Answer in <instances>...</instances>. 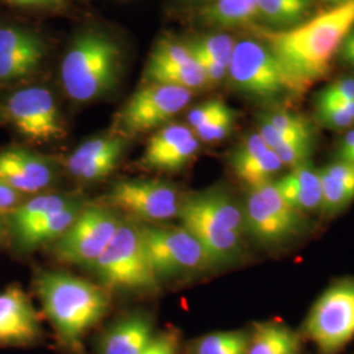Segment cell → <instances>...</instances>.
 <instances>
[{"label": "cell", "instance_id": "6da1fadb", "mask_svg": "<svg viewBox=\"0 0 354 354\" xmlns=\"http://www.w3.org/2000/svg\"><path fill=\"white\" fill-rule=\"evenodd\" d=\"M354 28V0H346L286 30L254 28L292 88L302 96L317 80L327 76L342 41Z\"/></svg>", "mask_w": 354, "mask_h": 354}, {"label": "cell", "instance_id": "7a4b0ae2", "mask_svg": "<svg viewBox=\"0 0 354 354\" xmlns=\"http://www.w3.org/2000/svg\"><path fill=\"white\" fill-rule=\"evenodd\" d=\"M35 290L58 340L80 353L87 333L106 315L111 292L88 279L55 270L36 273Z\"/></svg>", "mask_w": 354, "mask_h": 354}, {"label": "cell", "instance_id": "3957f363", "mask_svg": "<svg viewBox=\"0 0 354 354\" xmlns=\"http://www.w3.org/2000/svg\"><path fill=\"white\" fill-rule=\"evenodd\" d=\"M122 50L108 33L87 30L64 54L61 77L67 96L76 102L97 100L118 84Z\"/></svg>", "mask_w": 354, "mask_h": 354}, {"label": "cell", "instance_id": "277c9868", "mask_svg": "<svg viewBox=\"0 0 354 354\" xmlns=\"http://www.w3.org/2000/svg\"><path fill=\"white\" fill-rule=\"evenodd\" d=\"M109 291H153L159 281L147 259L140 228L122 223L105 251L91 266Z\"/></svg>", "mask_w": 354, "mask_h": 354}, {"label": "cell", "instance_id": "5b68a950", "mask_svg": "<svg viewBox=\"0 0 354 354\" xmlns=\"http://www.w3.org/2000/svg\"><path fill=\"white\" fill-rule=\"evenodd\" d=\"M227 76L234 88L259 102H281L299 97L272 51L257 38L235 42Z\"/></svg>", "mask_w": 354, "mask_h": 354}, {"label": "cell", "instance_id": "8992f818", "mask_svg": "<svg viewBox=\"0 0 354 354\" xmlns=\"http://www.w3.org/2000/svg\"><path fill=\"white\" fill-rule=\"evenodd\" d=\"M306 336L320 354H337L354 337V279L332 283L311 307L304 322Z\"/></svg>", "mask_w": 354, "mask_h": 354}, {"label": "cell", "instance_id": "52a82bcc", "mask_svg": "<svg viewBox=\"0 0 354 354\" xmlns=\"http://www.w3.org/2000/svg\"><path fill=\"white\" fill-rule=\"evenodd\" d=\"M122 225L113 209L105 205L83 206L73 225L51 244V253L70 266H91Z\"/></svg>", "mask_w": 354, "mask_h": 354}, {"label": "cell", "instance_id": "ba28073f", "mask_svg": "<svg viewBox=\"0 0 354 354\" xmlns=\"http://www.w3.org/2000/svg\"><path fill=\"white\" fill-rule=\"evenodd\" d=\"M140 228L147 259L159 282L213 266L201 244L183 226Z\"/></svg>", "mask_w": 354, "mask_h": 354}, {"label": "cell", "instance_id": "9c48e42d", "mask_svg": "<svg viewBox=\"0 0 354 354\" xmlns=\"http://www.w3.org/2000/svg\"><path fill=\"white\" fill-rule=\"evenodd\" d=\"M243 206L247 232L264 244H279L302 232L304 213L281 196L274 181L248 189Z\"/></svg>", "mask_w": 354, "mask_h": 354}, {"label": "cell", "instance_id": "30bf717a", "mask_svg": "<svg viewBox=\"0 0 354 354\" xmlns=\"http://www.w3.org/2000/svg\"><path fill=\"white\" fill-rule=\"evenodd\" d=\"M104 205L145 222H163L178 215L181 198L176 188L153 178H124L114 183Z\"/></svg>", "mask_w": 354, "mask_h": 354}, {"label": "cell", "instance_id": "8fae6325", "mask_svg": "<svg viewBox=\"0 0 354 354\" xmlns=\"http://www.w3.org/2000/svg\"><path fill=\"white\" fill-rule=\"evenodd\" d=\"M193 91L165 84L138 89L117 115V127L124 136H137L163 127L192 100Z\"/></svg>", "mask_w": 354, "mask_h": 354}, {"label": "cell", "instance_id": "7c38bea8", "mask_svg": "<svg viewBox=\"0 0 354 354\" xmlns=\"http://www.w3.org/2000/svg\"><path fill=\"white\" fill-rule=\"evenodd\" d=\"M6 115L16 131L30 143H50L62 140L66 134L55 99L44 87L15 91L6 104Z\"/></svg>", "mask_w": 354, "mask_h": 354}, {"label": "cell", "instance_id": "4fadbf2b", "mask_svg": "<svg viewBox=\"0 0 354 354\" xmlns=\"http://www.w3.org/2000/svg\"><path fill=\"white\" fill-rule=\"evenodd\" d=\"M42 326L30 297L19 285L0 291V346H30Z\"/></svg>", "mask_w": 354, "mask_h": 354}, {"label": "cell", "instance_id": "5bb4252c", "mask_svg": "<svg viewBox=\"0 0 354 354\" xmlns=\"http://www.w3.org/2000/svg\"><path fill=\"white\" fill-rule=\"evenodd\" d=\"M200 150V140L183 124L159 129L147 142L140 165L151 171L175 172L189 163Z\"/></svg>", "mask_w": 354, "mask_h": 354}, {"label": "cell", "instance_id": "9a60e30c", "mask_svg": "<svg viewBox=\"0 0 354 354\" xmlns=\"http://www.w3.org/2000/svg\"><path fill=\"white\" fill-rule=\"evenodd\" d=\"M55 172L48 158L23 147L0 151V183L23 196L37 194L54 183Z\"/></svg>", "mask_w": 354, "mask_h": 354}, {"label": "cell", "instance_id": "2e32d148", "mask_svg": "<svg viewBox=\"0 0 354 354\" xmlns=\"http://www.w3.org/2000/svg\"><path fill=\"white\" fill-rule=\"evenodd\" d=\"M46 48L36 33L19 26L0 28V82H13L33 74L45 58Z\"/></svg>", "mask_w": 354, "mask_h": 354}, {"label": "cell", "instance_id": "e0dca14e", "mask_svg": "<svg viewBox=\"0 0 354 354\" xmlns=\"http://www.w3.org/2000/svg\"><path fill=\"white\" fill-rule=\"evenodd\" d=\"M181 226L198 241L213 266L230 264L241 256L243 236L228 231L181 200L177 215Z\"/></svg>", "mask_w": 354, "mask_h": 354}, {"label": "cell", "instance_id": "ac0fdd59", "mask_svg": "<svg viewBox=\"0 0 354 354\" xmlns=\"http://www.w3.org/2000/svg\"><path fill=\"white\" fill-rule=\"evenodd\" d=\"M125 147L127 142L120 136H102L86 140L67 158L66 168L77 181L102 180L117 168Z\"/></svg>", "mask_w": 354, "mask_h": 354}, {"label": "cell", "instance_id": "d6986e66", "mask_svg": "<svg viewBox=\"0 0 354 354\" xmlns=\"http://www.w3.org/2000/svg\"><path fill=\"white\" fill-rule=\"evenodd\" d=\"M230 167L235 177L248 189L274 181L283 168L277 153L266 146L259 131L241 140L230 158Z\"/></svg>", "mask_w": 354, "mask_h": 354}, {"label": "cell", "instance_id": "ffe728a7", "mask_svg": "<svg viewBox=\"0 0 354 354\" xmlns=\"http://www.w3.org/2000/svg\"><path fill=\"white\" fill-rule=\"evenodd\" d=\"M83 206L82 201H79L59 212L38 216L23 225L7 227L8 241L21 252H29L44 244L54 243L73 225Z\"/></svg>", "mask_w": 354, "mask_h": 354}, {"label": "cell", "instance_id": "44dd1931", "mask_svg": "<svg viewBox=\"0 0 354 354\" xmlns=\"http://www.w3.org/2000/svg\"><path fill=\"white\" fill-rule=\"evenodd\" d=\"M155 336L152 322L142 314L118 320L102 335L100 354H140Z\"/></svg>", "mask_w": 354, "mask_h": 354}, {"label": "cell", "instance_id": "7402d4cb", "mask_svg": "<svg viewBox=\"0 0 354 354\" xmlns=\"http://www.w3.org/2000/svg\"><path fill=\"white\" fill-rule=\"evenodd\" d=\"M285 201L298 212H314L322 207V183L319 169L304 165L274 181Z\"/></svg>", "mask_w": 354, "mask_h": 354}, {"label": "cell", "instance_id": "603a6c76", "mask_svg": "<svg viewBox=\"0 0 354 354\" xmlns=\"http://www.w3.org/2000/svg\"><path fill=\"white\" fill-rule=\"evenodd\" d=\"M219 226L241 236L247 232L244 212L223 190H205L183 198Z\"/></svg>", "mask_w": 354, "mask_h": 354}, {"label": "cell", "instance_id": "cb8c5ba5", "mask_svg": "<svg viewBox=\"0 0 354 354\" xmlns=\"http://www.w3.org/2000/svg\"><path fill=\"white\" fill-rule=\"evenodd\" d=\"M322 207L326 214H336L354 201V165L333 162L319 169Z\"/></svg>", "mask_w": 354, "mask_h": 354}, {"label": "cell", "instance_id": "d4e9b609", "mask_svg": "<svg viewBox=\"0 0 354 354\" xmlns=\"http://www.w3.org/2000/svg\"><path fill=\"white\" fill-rule=\"evenodd\" d=\"M301 336L285 324L257 323L250 335L247 354H299Z\"/></svg>", "mask_w": 354, "mask_h": 354}, {"label": "cell", "instance_id": "484cf974", "mask_svg": "<svg viewBox=\"0 0 354 354\" xmlns=\"http://www.w3.org/2000/svg\"><path fill=\"white\" fill-rule=\"evenodd\" d=\"M313 0H257V17L272 30H286L306 21Z\"/></svg>", "mask_w": 354, "mask_h": 354}, {"label": "cell", "instance_id": "4316f807", "mask_svg": "<svg viewBox=\"0 0 354 354\" xmlns=\"http://www.w3.org/2000/svg\"><path fill=\"white\" fill-rule=\"evenodd\" d=\"M254 17L257 0H216L200 11L203 23L221 29L248 26Z\"/></svg>", "mask_w": 354, "mask_h": 354}, {"label": "cell", "instance_id": "83f0119b", "mask_svg": "<svg viewBox=\"0 0 354 354\" xmlns=\"http://www.w3.org/2000/svg\"><path fill=\"white\" fill-rule=\"evenodd\" d=\"M77 203V198L66 194H36L35 197L28 200L26 198L19 206L6 214L7 227L23 225L38 216L59 212Z\"/></svg>", "mask_w": 354, "mask_h": 354}, {"label": "cell", "instance_id": "f1b7e54d", "mask_svg": "<svg viewBox=\"0 0 354 354\" xmlns=\"http://www.w3.org/2000/svg\"><path fill=\"white\" fill-rule=\"evenodd\" d=\"M145 77L149 83L174 86L189 91L209 86V82L203 74V68L196 62V59L192 64L184 66L146 68Z\"/></svg>", "mask_w": 354, "mask_h": 354}, {"label": "cell", "instance_id": "f546056e", "mask_svg": "<svg viewBox=\"0 0 354 354\" xmlns=\"http://www.w3.org/2000/svg\"><path fill=\"white\" fill-rule=\"evenodd\" d=\"M250 335L244 330L214 332L192 342L190 354H247Z\"/></svg>", "mask_w": 354, "mask_h": 354}, {"label": "cell", "instance_id": "4dcf8cb0", "mask_svg": "<svg viewBox=\"0 0 354 354\" xmlns=\"http://www.w3.org/2000/svg\"><path fill=\"white\" fill-rule=\"evenodd\" d=\"M261 118L291 142H313L314 140L313 125L302 114L277 109L261 115Z\"/></svg>", "mask_w": 354, "mask_h": 354}, {"label": "cell", "instance_id": "1f68e13d", "mask_svg": "<svg viewBox=\"0 0 354 354\" xmlns=\"http://www.w3.org/2000/svg\"><path fill=\"white\" fill-rule=\"evenodd\" d=\"M194 61L187 44H180L174 39H160L151 53L147 68H160L169 66H184Z\"/></svg>", "mask_w": 354, "mask_h": 354}, {"label": "cell", "instance_id": "d6a6232c", "mask_svg": "<svg viewBox=\"0 0 354 354\" xmlns=\"http://www.w3.org/2000/svg\"><path fill=\"white\" fill-rule=\"evenodd\" d=\"M193 48L203 51L210 58H213L218 64L225 66L228 70V66L232 58L235 41L234 38L223 33L207 35L201 37L193 38L188 42Z\"/></svg>", "mask_w": 354, "mask_h": 354}, {"label": "cell", "instance_id": "836d02e7", "mask_svg": "<svg viewBox=\"0 0 354 354\" xmlns=\"http://www.w3.org/2000/svg\"><path fill=\"white\" fill-rule=\"evenodd\" d=\"M317 117L320 125L333 130L352 127L354 124V102L317 105Z\"/></svg>", "mask_w": 354, "mask_h": 354}, {"label": "cell", "instance_id": "e575fe53", "mask_svg": "<svg viewBox=\"0 0 354 354\" xmlns=\"http://www.w3.org/2000/svg\"><path fill=\"white\" fill-rule=\"evenodd\" d=\"M235 117L236 113L230 108L225 113L219 114L206 125L193 130V133L198 140L206 143H214L225 140L234 127Z\"/></svg>", "mask_w": 354, "mask_h": 354}, {"label": "cell", "instance_id": "d590c367", "mask_svg": "<svg viewBox=\"0 0 354 354\" xmlns=\"http://www.w3.org/2000/svg\"><path fill=\"white\" fill-rule=\"evenodd\" d=\"M273 151L277 153L283 167L297 168L307 165L313 153V142H290L277 147Z\"/></svg>", "mask_w": 354, "mask_h": 354}, {"label": "cell", "instance_id": "8d00e7d4", "mask_svg": "<svg viewBox=\"0 0 354 354\" xmlns=\"http://www.w3.org/2000/svg\"><path fill=\"white\" fill-rule=\"evenodd\" d=\"M228 109L230 106L221 99H213V100L203 102L194 106L188 113L189 127L192 130H196L198 127H203L212 120H214L215 117H218L219 114L225 113Z\"/></svg>", "mask_w": 354, "mask_h": 354}, {"label": "cell", "instance_id": "74e56055", "mask_svg": "<svg viewBox=\"0 0 354 354\" xmlns=\"http://www.w3.org/2000/svg\"><path fill=\"white\" fill-rule=\"evenodd\" d=\"M354 102V77H342L319 92L317 105L329 102Z\"/></svg>", "mask_w": 354, "mask_h": 354}, {"label": "cell", "instance_id": "f35d334b", "mask_svg": "<svg viewBox=\"0 0 354 354\" xmlns=\"http://www.w3.org/2000/svg\"><path fill=\"white\" fill-rule=\"evenodd\" d=\"M187 46L192 53L193 58L196 59V62L203 68V74L206 76L209 84H216L227 76V68L225 66L218 64L213 58H210L203 51L193 48L189 44H187Z\"/></svg>", "mask_w": 354, "mask_h": 354}, {"label": "cell", "instance_id": "ab89813d", "mask_svg": "<svg viewBox=\"0 0 354 354\" xmlns=\"http://www.w3.org/2000/svg\"><path fill=\"white\" fill-rule=\"evenodd\" d=\"M178 336L175 330H167L158 333L140 354H177Z\"/></svg>", "mask_w": 354, "mask_h": 354}, {"label": "cell", "instance_id": "60d3db41", "mask_svg": "<svg viewBox=\"0 0 354 354\" xmlns=\"http://www.w3.org/2000/svg\"><path fill=\"white\" fill-rule=\"evenodd\" d=\"M26 200V196L0 183V213L7 214Z\"/></svg>", "mask_w": 354, "mask_h": 354}, {"label": "cell", "instance_id": "b9f144b4", "mask_svg": "<svg viewBox=\"0 0 354 354\" xmlns=\"http://www.w3.org/2000/svg\"><path fill=\"white\" fill-rule=\"evenodd\" d=\"M336 158L337 162L354 165V127L345 134V137L339 143Z\"/></svg>", "mask_w": 354, "mask_h": 354}, {"label": "cell", "instance_id": "7bdbcfd3", "mask_svg": "<svg viewBox=\"0 0 354 354\" xmlns=\"http://www.w3.org/2000/svg\"><path fill=\"white\" fill-rule=\"evenodd\" d=\"M13 6L35 7V8H53L61 10L64 7V0H7Z\"/></svg>", "mask_w": 354, "mask_h": 354}, {"label": "cell", "instance_id": "ee69618b", "mask_svg": "<svg viewBox=\"0 0 354 354\" xmlns=\"http://www.w3.org/2000/svg\"><path fill=\"white\" fill-rule=\"evenodd\" d=\"M337 54L344 64L354 67V45H348L342 42Z\"/></svg>", "mask_w": 354, "mask_h": 354}, {"label": "cell", "instance_id": "f6af8a7d", "mask_svg": "<svg viewBox=\"0 0 354 354\" xmlns=\"http://www.w3.org/2000/svg\"><path fill=\"white\" fill-rule=\"evenodd\" d=\"M8 241V230H7V222H6V214L0 213V247Z\"/></svg>", "mask_w": 354, "mask_h": 354}, {"label": "cell", "instance_id": "bcb514c9", "mask_svg": "<svg viewBox=\"0 0 354 354\" xmlns=\"http://www.w3.org/2000/svg\"><path fill=\"white\" fill-rule=\"evenodd\" d=\"M344 44H348V45H354V28L349 32V35L345 37V39L342 41Z\"/></svg>", "mask_w": 354, "mask_h": 354}, {"label": "cell", "instance_id": "7dc6e473", "mask_svg": "<svg viewBox=\"0 0 354 354\" xmlns=\"http://www.w3.org/2000/svg\"><path fill=\"white\" fill-rule=\"evenodd\" d=\"M324 3H328L330 6H337V4H342L344 1H346V0H323Z\"/></svg>", "mask_w": 354, "mask_h": 354}, {"label": "cell", "instance_id": "c3c4849f", "mask_svg": "<svg viewBox=\"0 0 354 354\" xmlns=\"http://www.w3.org/2000/svg\"><path fill=\"white\" fill-rule=\"evenodd\" d=\"M189 1H194V3H214L216 0H189Z\"/></svg>", "mask_w": 354, "mask_h": 354}]
</instances>
